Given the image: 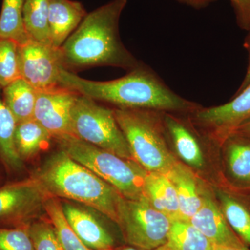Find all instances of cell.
Returning <instances> with one entry per match:
<instances>
[{"label":"cell","mask_w":250,"mask_h":250,"mask_svg":"<svg viewBox=\"0 0 250 250\" xmlns=\"http://www.w3.org/2000/svg\"><path fill=\"white\" fill-rule=\"evenodd\" d=\"M107 250H145L141 249V248H136V247L131 246H123L114 247V248H111V249Z\"/></svg>","instance_id":"e575fe53"},{"label":"cell","mask_w":250,"mask_h":250,"mask_svg":"<svg viewBox=\"0 0 250 250\" xmlns=\"http://www.w3.org/2000/svg\"><path fill=\"white\" fill-rule=\"evenodd\" d=\"M225 169L231 185L250 191V138L231 134L224 141Z\"/></svg>","instance_id":"9a60e30c"},{"label":"cell","mask_w":250,"mask_h":250,"mask_svg":"<svg viewBox=\"0 0 250 250\" xmlns=\"http://www.w3.org/2000/svg\"><path fill=\"white\" fill-rule=\"evenodd\" d=\"M25 0H3L0 14V38L22 45L30 40L23 18Z\"/></svg>","instance_id":"d4e9b609"},{"label":"cell","mask_w":250,"mask_h":250,"mask_svg":"<svg viewBox=\"0 0 250 250\" xmlns=\"http://www.w3.org/2000/svg\"><path fill=\"white\" fill-rule=\"evenodd\" d=\"M50 197L34 177L0 187V226H25L46 215L45 202Z\"/></svg>","instance_id":"ba28073f"},{"label":"cell","mask_w":250,"mask_h":250,"mask_svg":"<svg viewBox=\"0 0 250 250\" xmlns=\"http://www.w3.org/2000/svg\"><path fill=\"white\" fill-rule=\"evenodd\" d=\"M78 95L62 86L38 91L33 118L42 125L55 141L74 136L72 109Z\"/></svg>","instance_id":"8fae6325"},{"label":"cell","mask_w":250,"mask_h":250,"mask_svg":"<svg viewBox=\"0 0 250 250\" xmlns=\"http://www.w3.org/2000/svg\"><path fill=\"white\" fill-rule=\"evenodd\" d=\"M31 177L42 186L49 196L79 202L118 223L123 197L62 149L47 157Z\"/></svg>","instance_id":"3957f363"},{"label":"cell","mask_w":250,"mask_h":250,"mask_svg":"<svg viewBox=\"0 0 250 250\" xmlns=\"http://www.w3.org/2000/svg\"><path fill=\"white\" fill-rule=\"evenodd\" d=\"M74 136L123 159L134 161L113 109L84 95H77L71 114Z\"/></svg>","instance_id":"8992f818"},{"label":"cell","mask_w":250,"mask_h":250,"mask_svg":"<svg viewBox=\"0 0 250 250\" xmlns=\"http://www.w3.org/2000/svg\"><path fill=\"white\" fill-rule=\"evenodd\" d=\"M52 136L34 118L17 123L14 133L16 152L23 162L35 158L50 147Z\"/></svg>","instance_id":"d6986e66"},{"label":"cell","mask_w":250,"mask_h":250,"mask_svg":"<svg viewBox=\"0 0 250 250\" xmlns=\"http://www.w3.org/2000/svg\"><path fill=\"white\" fill-rule=\"evenodd\" d=\"M38 91L20 77L2 88L3 101L17 123L33 118Z\"/></svg>","instance_id":"7402d4cb"},{"label":"cell","mask_w":250,"mask_h":250,"mask_svg":"<svg viewBox=\"0 0 250 250\" xmlns=\"http://www.w3.org/2000/svg\"><path fill=\"white\" fill-rule=\"evenodd\" d=\"M192 121L222 145L234 130L250 121V84L220 106L200 107L191 113Z\"/></svg>","instance_id":"30bf717a"},{"label":"cell","mask_w":250,"mask_h":250,"mask_svg":"<svg viewBox=\"0 0 250 250\" xmlns=\"http://www.w3.org/2000/svg\"><path fill=\"white\" fill-rule=\"evenodd\" d=\"M28 225L0 226V250H35L28 232Z\"/></svg>","instance_id":"f1b7e54d"},{"label":"cell","mask_w":250,"mask_h":250,"mask_svg":"<svg viewBox=\"0 0 250 250\" xmlns=\"http://www.w3.org/2000/svg\"><path fill=\"white\" fill-rule=\"evenodd\" d=\"M18 46L14 41L0 38V86L2 88L21 77Z\"/></svg>","instance_id":"83f0119b"},{"label":"cell","mask_w":250,"mask_h":250,"mask_svg":"<svg viewBox=\"0 0 250 250\" xmlns=\"http://www.w3.org/2000/svg\"><path fill=\"white\" fill-rule=\"evenodd\" d=\"M213 250H250L248 246H216L214 245Z\"/></svg>","instance_id":"836d02e7"},{"label":"cell","mask_w":250,"mask_h":250,"mask_svg":"<svg viewBox=\"0 0 250 250\" xmlns=\"http://www.w3.org/2000/svg\"><path fill=\"white\" fill-rule=\"evenodd\" d=\"M49 1L25 0L23 9L24 27L29 39L47 45H50L48 27Z\"/></svg>","instance_id":"cb8c5ba5"},{"label":"cell","mask_w":250,"mask_h":250,"mask_svg":"<svg viewBox=\"0 0 250 250\" xmlns=\"http://www.w3.org/2000/svg\"><path fill=\"white\" fill-rule=\"evenodd\" d=\"M113 112L134 161L148 172L167 175L177 161L167 147L164 112L121 108Z\"/></svg>","instance_id":"277c9868"},{"label":"cell","mask_w":250,"mask_h":250,"mask_svg":"<svg viewBox=\"0 0 250 250\" xmlns=\"http://www.w3.org/2000/svg\"><path fill=\"white\" fill-rule=\"evenodd\" d=\"M172 220L156 209L147 197L128 200L123 197L119 207L118 222L123 240L128 245L153 250L167 241Z\"/></svg>","instance_id":"52a82bcc"},{"label":"cell","mask_w":250,"mask_h":250,"mask_svg":"<svg viewBox=\"0 0 250 250\" xmlns=\"http://www.w3.org/2000/svg\"><path fill=\"white\" fill-rule=\"evenodd\" d=\"M220 207L237 236L250 248V204L233 192L219 190Z\"/></svg>","instance_id":"44dd1931"},{"label":"cell","mask_w":250,"mask_h":250,"mask_svg":"<svg viewBox=\"0 0 250 250\" xmlns=\"http://www.w3.org/2000/svg\"><path fill=\"white\" fill-rule=\"evenodd\" d=\"M1 173H0V182H1Z\"/></svg>","instance_id":"8d00e7d4"},{"label":"cell","mask_w":250,"mask_h":250,"mask_svg":"<svg viewBox=\"0 0 250 250\" xmlns=\"http://www.w3.org/2000/svg\"><path fill=\"white\" fill-rule=\"evenodd\" d=\"M232 5L236 22L242 29L250 30V0H230Z\"/></svg>","instance_id":"f546056e"},{"label":"cell","mask_w":250,"mask_h":250,"mask_svg":"<svg viewBox=\"0 0 250 250\" xmlns=\"http://www.w3.org/2000/svg\"><path fill=\"white\" fill-rule=\"evenodd\" d=\"M213 245L245 246L229 225L220 206L208 195H202L201 207L189 220Z\"/></svg>","instance_id":"4fadbf2b"},{"label":"cell","mask_w":250,"mask_h":250,"mask_svg":"<svg viewBox=\"0 0 250 250\" xmlns=\"http://www.w3.org/2000/svg\"><path fill=\"white\" fill-rule=\"evenodd\" d=\"M59 83L61 86L116 108L190 113L200 108L174 93L154 70L141 62L125 76L105 82L85 80L62 67Z\"/></svg>","instance_id":"6da1fadb"},{"label":"cell","mask_w":250,"mask_h":250,"mask_svg":"<svg viewBox=\"0 0 250 250\" xmlns=\"http://www.w3.org/2000/svg\"><path fill=\"white\" fill-rule=\"evenodd\" d=\"M87 14L84 6L72 0H50L48 27L50 45L58 49L70 37Z\"/></svg>","instance_id":"5bb4252c"},{"label":"cell","mask_w":250,"mask_h":250,"mask_svg":"<svg viewBox=\"0 0 250 250\" xmlns=\"http://www.w3.org/2000/svg\"><path fill=\"white\" fill-rule=\"evenodd\" d=\"M177 1L182 4L191 6L194 9H201L207 7L215 0H177Z\"/></svg>","instance_id":"1f68e13d"},{"label":"cell","mask_w":250,"mask_h":250,"mask_svg":"<svg viewBox=\"0 0 250 250\" xmlns=\"http://www.w3.org/2000/svg\"><path fill=\"white\" fill-rule=\"evenodd\" d=\"M173 184L178 198L180 220L189 221L202 204L195 175L189 167L177 161L167 174Z\"/></svg>","instance_id":"e0dca14e"},{"label":"cell","mask_w":250,"mask_h":250,"mask_svg":"<svg viewBox=\"0 0 250 250\" xmlns=\"http://www.w3.org/2000/svg\"><path fill=\"white\" fill-rule=\"evenodd\" d=\"M56 141L59 149L110 184L125 198L146 197L144 185L148 172L136 161L123 159L74 136Z\"/></svg>","instance_id":"5b68a950"},{"label":"cell","mask_w":250,"mask_h":250,"mask_svg":"<svg viewBox=\"0 0 250 250\" xmlns=\"http://www.w3.org/2000/svg\"><path fill=\"white\" fill-rule=\"evenodd\" d=\"M28 232L35 250H64L47 215L31 222L28 225Z\"/></svg>","instance_id":"4316f807"},{"label":"cell","mask_w":250,"mask_h":250,"mask_svg":"<svg viewBox=\"0 0 250 250\" xmlns=\"http://www.w3.org/2000/svg\"><path fill=\"white\" fill-rule=\"evenodd\" d=\"M144 191L153 207L167 215L171 220H180L177 192L170 179L165 174L147 172Z\"/></svg>","instance_id":"ac0fdd59"},{"label":"cell","mask_w":250,"mask_h":250,"mask_svg":"<svg viewBox=\"0 0 250 250\" xmlns=\"http://www.w3.org/2000/svg\"><path fill=\"white\" fill-rule=\"evenodd\" d=\"M231 134L239 135V136L250 138V121L242 125L239 127L234 130Z\"/></svg>","instance_id":"d6a6232c"},{"label":"cell","mask_w":250,"mask_h":250,"mask_svg":"<svg viewBox=\"0 0 250 250\" xmlns=\"http://www.w3.org/2000/svg\"><path fill=\"white\" fill-rule=\"evenodd\" d=\"M153 250H174L172 249V248H170V247L167 246V245L165 244L164 246H161L159 247V248H156V249Z\"/></svg>","instance_id":"d590c367"},{"label":"cell","mask_w":250,"mask_h":250,"mask_svg":"<svg viewBox=\"0 0 250 250\" xmlns=\"http://www.w3.org/2000/svg\"><path fill=\"white\" fill-rule=\"evenodd\" d=\"M67 223L81 241L92 250L116 247V240L106 225L93 212L70 201H62Z\"/></svg>","instance_id":"7c38bea8"},{"label":"cell","mask_w":250,"mask_h":250,"mask_svg":"<svg viewBox=\"0 0 250 250\" xmlns=\"http://www.w3.org/2000/svg\"><path fill=\"white\" fill-rule=\"evenodd\" d=\"M0 86V161L9 174L22 173L25 165L18 156L14 144L17 122L3 101Z\"/></svg>","instance_id":"ffe728a7"},{"label":"cell","mask_w":250,"mask_h":250,"mask_svg":"<svg viewBox=\"0 0 250 250\" xmlns=\"http://www.w3.org/2000/svg\"><path fill=\"white\" fill-rule=\"evenodd\" d=\"M174 113H164V123L176 152L188 166L200 168L205 164L203 153L195 133Z\"/></svg>","instance_id":"2e32d148"},{"label":"cell","mask_w":250,"mask_h":250,"mask_svg":"<svg viewBox=\"0 0 250 250\" xmlns=\"http://www.w3.org/2000/svg\"><path fill=\"white\" fill-rule=\"evenodd\" d=\"M167 246L174 250H213L214 245L189 221L172 222Z\"/></svg>","instance_id":"603a6c76"},{"label":"cell","mask_w":250,"mask_h":250,"mask_svg":"<svg viewBox=\"0 0 250 250\" xmlns=\"http://www.w3.org/2000/svg\"><path fill=\"white\" fill-rule=\"evenodd\" d=\"M45 210L46 215L53 224L64 250H92L81 241L67 223L60 199L49 197L45 202Z\"/></svg>","instance_id":"484cf974"},{"label":"cell","mask_w":250,"mask_h":250,"mask_svg":"<svg viewBox=\"0 0 250 250\" xmlns=\"http://www.w3.org/2000/svg\"><path fill=\"white\" fill-rule=\"evenodd\" d=\"M126 4L127 0H112L86 15L59 49L64 69L111 66L129 71L141 63L120 37V18Z\"/></svg>","instance_id":"7a4b0ae2"},{"label":"cell","mask_w":250,"mask_h":250,"mask_svg":"<svg viewBox=\"0 0 250 250\" xmlns=\"http://www.w3.org/2000/svg\"><path fill=\"white\" fill-rule=\"evenodd\" d=\"M18 64L21 78L37 91L61 86L59 77L63 67L59 49L29 40L18 46Z\"/></svg>","instance_id":"9c48e42d"},{"label":"cell","mask_w":250,"mask_h":250,"mask_svg":"<svg viewBox=\"0 0 250 250\" xmlns=\"http://www.w3.org/2000/svg\"><path fill=\"white\" fill-rule=\"evenodd\" d=\"M244 47H246V49L248 50V54H249V62H248V69H247L246 76H245L244 80L242 82L241 86L239 87L236 93H239L240 91H241L242 90L244 89L246 87L250 84V30L249 31V34H248L246 39H245Z\"/></svg>","instance_id":"4dcf8cb0"}]
</instances>
